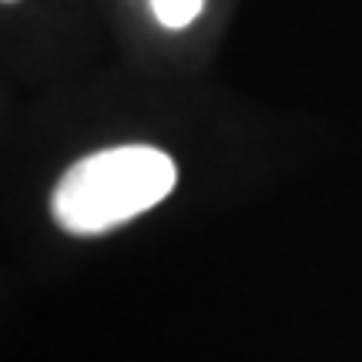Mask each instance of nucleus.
I'll return each instance as SVG.
<instances>
[{"mask_svg":"<svg viewBox=\"0 0 362 362\" xmlns=\"http://www.w3.org/2000/svg\"><path fill=\"white\" fill-rule=\"evenodd\" d=\"M178 185V168L155 144H117L81 158L61 175L51 215L67 235H104L158 208Z\"/></svg>","mask_w":362,"mask_h":362,"instance_id":"f257e3e1","label":"nucleus"},{"mask_svg":"<svg viewBox=\"0 0 362 362\" xmlns=\"http://www.w3.org/2000/svg\"><path fill=\"white\" fill-rule=\"evenodd\" d=\"M205 11V0H151V13L161 27L181 30Z\"/></svg>","mask_w":362,"mask_h":362,"instance_id":"f03ea898","label":"nucleus"}]
</instances>
